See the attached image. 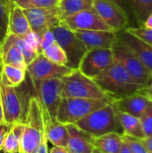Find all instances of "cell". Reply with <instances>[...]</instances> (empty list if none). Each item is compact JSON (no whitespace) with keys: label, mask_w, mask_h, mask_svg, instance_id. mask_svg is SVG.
<instances>
[{"label":"cell","mask_w":152,"mask_h":153,"mask_svg":"<svg viewBox=\"0 0 152 153\" xmlns=\"http://www.w3.org/2000/svg\"><path fill=\"white\" fill-rule=\"evenodd\" d=\"M92 80L110 100L141 93L145 88V86L136 82L125 69L116 61Z\"/></svg>","instance_id":"1"},{"label":"cell","mask_w":152,"mask_h":153,"mask_svg":"<svg viewBox=\"0 0 152 153\" xmlns=\"http://www.w3.org/2000/svg\"><path fill=\"white\" fill-rule=\"evenodd\" d=\"M24 129L21 137L19 153H34L45 137L42 109L37 96L30 98L24 117Z\"/></svg>","instance_id":"2"},{"label":"cell","mask_w":152,"mask_h":153,"mask_svg":"<svg viewBox=\"0 0 152 153\" xmlns=\"http://www.w3.org/2000/svg\"><path fill=\"white\" fill-rule=\"evenodd\" d=\"M74 126L93 138L110 133H116L122 135V129L111 102L84 117Z\"/></svg>","instance_id":"3"},{"label":"cell","mask_w":152,"mask_h":153,"mask_svg":"<svg viewBox=\"0 0 152 153\" xmlns=\"http://www.w3.org/2000/svg\"><path fill=\"white\" fill-rule=\"evenodd\" d=\"M111 100L79 99V98H62L57 108L56 121L63 125H75L79 120L92 113L93 111L105 107Z\"/></svg>","instance_id":"4"},{"label":"cell","mask_w":152,"mask_h":153,"mask_svg":"<svg viewBox=\"0 0 152 153\" xmlns=\"http://www.w3.org/2000/svg\"><path fill=\"white\" fill-rule=\"evenodd\" d=\"M30 80L36 92V96L40 103L44 126H47L50 123L56 121L57 108L62 99L61 79L35 81L30 78Z\"/></svg>","instance_id":"5"},{"label":"cell","mask_w":152,"mask_h":153,"mask_svg":"<svg viewBox=\"0 0 152 153\" xmlns=\"http://www.w3.org/2000/svg\"><path fill=\"white\" fill-rule=\"evenodd\" d=\"M62 98H79L91 100L109 99L98 84L90 78L82 74L78 69L61 78Z\"/></svg>","instance_id":"6"},{"label":"cell","mask_w":152,"mask_h":153,"mask_svg":"<svg viewBox=\"0 0 152 153\" xmlns=\"http://www.w3.org/2000/svg\"><path fill=\"white\" fill-rule=\"evenodd\" d=\"M111 49L114 61L120 64L136 82L146 87L152 79V74L141 61L117 39Z\"/></svg>","instance_id":"7"},{"label":"cell","mask_w":152,"mask_h":153,"mask_svg":"<svg viewBox=\"0 0 152 153\" xmlns=\"http://www.w3.org/2000/svg\"><path fill=\"white\" fill-rule=\"evenodd\" d=\"M55 40L63 48L67 56V66L78 69L80 62L86 52V48L74 33L61 24L52 29Z\"/></svg>","instance_id":"8"},{"label":"cell","mask_w":152,"mask_h":153,"mask_svg":"<svg viewBox=\"0 0 152 153\" xmlns=\"http://www.w3.org/2000/svg\"><path fill=\"white\" fill-rule=\"evenodd\" d=\"M0 99L4 121L11 125L23 123L26 111L23 108L21 91L18 87L6 86L0 82Z\"/></svg>","instance_id":"9"},{"label":"cell","mask_w":152,"mask_h":153,"mask_svg":"<svg viewBox=\"0 0 152 153\" xmlns=\"http://www.w3.org/2000/svg\"><path fill=\"white\" fill-rule=\"evenodd\" d=\"M73 70L66 65H59L47 59L41 53L29 65L26 73L31 80L42 81L49 79H61L70 74Z\"/></svg>","instance_id":"10"},{"label":"cell","mask_w":152,"mask_h":153,"mask_svg":"<svg viewBox=\"0 0 152 153\" xmlns=\"http://www.w3.org/2000/svg\"><path fill=\"white\" fill-rule=\"evenodd\" d=\"M114 62L111 48L88 50L83 55L78 70L85 76L93 79Z\"/></svg>","instance_id":"11"},{"label":"cell","mask_w":152,"mask_h":153,"mask_svg":"<svg viewBox=\"0 0 152 153\" xmlns=\"http://www.w3.org/2000/svg\"><path fill=\"white\" fill-rule=\"evenodd\" d=\"M24 13L31 30L41 38L47 31L60 25L61 20L56 6L50 8L25 9Z\"/></svg>","instance_id":"12"},{"label":"cell","mask_w":152,"mask_h":153,"mask_svg":"<svg viewBox=\"0 0 152 153\" xmlns=\"http://www.w3.org/2000/svg\"><path fill=\"white\" fill-rule=\"evenodd\" d=\"M66 29L75 30H103L115 32L94 11L93 8L79 12L65 18L60 23Z\"/></svg>","instance_id":"13"},{"label":"cell","mask_w":152,"mask_h":153,"mask_svg":"<svg viewBox=\"0 0 152 153\" xmlns=\"http://www.w3.org/2000/svg\"><path fill=\"white\" fill-rule=\"evenodd\" d=\"M92 8L115 32L131 26L126 13L110 0H93Z\"/></svg>","instance_id":"14"},{"label":"cell","mask_w":152,"mask_h":153,"mask_svg":"<svg viewBox=\"0 0 152 153\" xmlns=\"http://www.w3.org/2000/svg\"><path fill=\"white\" fill-rule=\"evenodd\" d=\"M117 34V40L126 47L152 74V46L123 30Z\"/></svg>","instance_id":"15"},{"label":"cell","mask_w":152,"mask_h":153,"mask_svg":"<svg viewBox=\"0 0 152 153\" xmlns=\"http://www.w3.org/2000/svg\"><path fill=\"white\" fill-rule=\"evenodd\" d=\"M83 44L86 51L100 48H112L117 39L116 32L103 30H75L73 31Z\"/></svg>","instance_id":"16"},{"label":"cell","mask_w":152,"mask_h":153,"mask_svg":"<svg viewBox=\"0 0 152 153\" xmlns=\"http://www.w3.org/2000/svg\"><path fill=\"white\" fill-rule=\"evenodd\" d=\"M148 103L149 100L142 93H136L111 100V104L116 110L132 115L138 118H140L143 113Z\"/></svg>","instance_id":"17"},{"label":"cell","mask_w":152,"mask_h":153,"mask_svg":"<svg viewBox=\"0 0 152 153\" xmlns=\"http://www.w3.org/2000/svg\"><path fill=\"white\" fill-rule=\"evenodd\" d=\"M69 140L66 146L69 153H92L93 137L74 125H67Z\"/></svg>","instance_id":"18"},{"label":"cell","mask_w":152,"mask_h":153,"mask_svg":"<svg viewBox=\"0 0 152 153\" xmlns=\"http://www.w3.org/2000/svg\"><path fill=\"white\" fill-rule=\"evenodd\" d=\"M0 60L3 65H12L26 70L27 65L24 58L14 44L11 34L8 33L0 48Z\"/></svg>","instance_id":"19"},{"label":"cell","mask_w":152,"mask_h":153,"mask_svg":"<svg viewBox=\"0 0 152 153\" xmlns=\"http://www.w3.org/2000/svg\"><path fill=\"white\" fill-rule=\"evenodd\" d=\"M31 31L23 9L13 2L9 13L8 33L19 37H24Z\"/></svg>","instance_id":"20"},{"label":"cell","mask_w":152,"mask_h":153,"mask_svg":"<svg viewBox=\"0 0 152 153\" xmlns=\"http://www.w3.org/2000/svg\"><path fill=\"white\" fill-rule=\"evenodd\" d=\"M115 111H116L119 125L121 126L123 135L133 137V138L139 139V140H142L146 137L143 132L141 121L138 117L118 111L116 108H115Z\"/></svg>","instance_id":"21"},{"label":"cell","mask_w":152,"mask_h":153,"mask_svg":"<svg viewBox=\"0 0 152 153\" xmlns=\"http://www.w3.org/2000/svg\"><path fill=\"white\" fill-rule=\"evenodd\" d=\"M45 137L52 145L66 148L69 140L67 126L57 121L50 123L45 126Z\"/></svg>","instance_id":"22"},{"label":"cell","mask_w":152,"mask_h":153,"mask_svg":"<svg viewBox=\"0 0 152 153\" xmlns=\"http://www.w3.org/2000/svg\"><path fill=\"white\" fill-rule=\"evenodd\" d=\"M92 4L93 0H58L56 8L62 22L79 12L92 8Z\"/></svg>","instance_id":"23"},{"label":"cell","mask_w":152,"mask_h":153,"mask_svg":"<svg viewBox=\"0 0 152 153\" xmlns=\"http://www.w3.org/2000/svg\"><path fill=\"white\" fill-rule=\"evenodd\" d=\"M93 147L102 153H119L123 141L121 134L110 133L98 138H93Z\"/></svg>","instance_id":"24"},{"label":"cell","mask_w":152,"mask_h":153,"mask_svg":"<svg viewBox=\"0 0 152 153\" xmlns=\"http://www.w3.org/2000/svg\"><path fill=\"white\" fill-rule=\"evenodd\" d=\"M26 79V70L12 66L3 65L0 61V82L6 86L18 87Z\"/></svg>","instance_id":"25"},{"label":"cell","mask_w":152,"mask_h":153,"mask_svg":"<svg viewBox=\"0 0 152 153\" xmlns=\"http://www.w3.org/2000/svg\"><path fill=\"white\" fill-rule=\"evenodd\" d=\"M24 129V123H17L13 124L9 130V132L6 134L2 152L4 153H19L20 149V142L21 137L23 133Z\"/></svg>","instance_id":"26"},{"label":"cell","mask_w":152,"mask_h":153,"mask_svg":"<svg viewBox=\"0 0 152 153\" xmlns=\"http://www.w3.org/2000/svg\"><path fill=\"white\" fill-rule=\"evenodd\" d=\"M137 27H142L152 13V0H128Z\"/></svg>","instance_id":"27"},{"label":"cell","mask_w":152,"mask_h":153,"mask_svg":"<svg viewBox=\"0 0 152 153\" xmlns=\"http://www.w3.org/2000/svg\"><path fill=\"white\" fill-rule=\"evenodd\" d=\"M41 54L54 64L67 66V56L63 48L58 45L56 40L50 43L46 48H44L41 51Z\"/></svg>","instance_id":"28"},{"label":"cell","mask_w":152,"mask_h":153,"mask_svg":"<svg viewBox=\"0 0 152 153\" xmlns=\"http://www.w3.org/2000/svg\"><path fill=\"white\" fill-rule=\"evenodd\" d=\"M12 0H0V48L8 35L9 13Z\"/></svg>","instance_id":"29"},{"label":"cell","mask_w":152,"mask_h":153,"mask_svg":"<svg viewBox=\"0 0 152 153\" xmlns=\"http://www.w3.org/2000/svg\"><path fill=\"white\" fill-rule=\"evenodd\" d=\"M11 36H12V39H13L14 44L21 51V53L24 58L26 65H29L37 57L39 53L36 50H34L31 48V46L22 37H19V36L13 35V34H11Z\"/></svg>","instance_id":"30"},{"label":"cell","mask_w":152,"mask_h":153,"mask_svg":"<svg viewBox=\"0 0 152 153\" xmlns=\"http://www.w3.org/2000/svg\"><path fill=\"white\" fill-rule=\"evenodd\" d=\"M15 3L22 9H38L56 7L57 0H16Z\"/></svg>","instance_id":"31"},{"label":"cell","mask_w":152,"mask_h":153,"mask_svg":"<svg viewBox=\"0 0 152 153\" xmlns=\"http://www.w3.org/2000/svg\"><path fill=\"white\" fill-rule=\"evenodd\" d=\"M139 119L141 121L145 136H152V101L149 100L148 105Z\"/></svg>","instance_id":"32"},{"label":"cell","mask_w":152,"mask_h":153,"mask_svg":"<svg viewBox=\"0 0 152 153\" xmlns=\"http://www.w3.org/2000/svg\"><path fill=\"white\" fill-rule=\"evenodd\" d=\"M125 30L152 46V30L144 27H127Z\"/></svg>","instance_id":"33"},{"label":"cell","mask_w":152,"mask_h":153,"mask_svg":"<svg viewBox=\"0 0 152 153\" xmlns=\"http://www.w3.org/2000/svg\"><path fill=\"white\" fill-rule=\"evenodd\" d=\"M121 137H122V141L127 144V146L129 147V149L133 153H148L141 140L125 136L123 134L121 135Z\"/></svg>","instance_id":"34"},{"label":"cell","mask_w":152,"mask_h":153,"mask_svg":"<svg viewBox=\"0 0 152 153\" xmlns=\"http://www.w3.org/2000/svg\"><path fill=\"white\" fill-rule=\"evenodd\" d=\"M110 1L114 2L118 6H120L123 9V11L126 13V15L128 16L129 22H130V25H131L130 27H137V24H136L134 16H133V14L132 13V10L130 8L128 0H110Z\"/></svg>","instance_id":"35"},{"label":"cell","mask_w":152,"mask_h":153,"mask_svg":"<svg viewBox=\"0 0 152 153\" xmlns=\"http://www.w3.org/2000/svg\"><path fill=\"white\" fill-rule=\"evenodd\" d=\"M12 126L13 125L5 123V122L0 123V152L2 151V147H3L4 137H5L6 134L9 132V130L11 129Z\"/></svg>","instance_id":"36"},{"label":"cell","mask_w":152,"mask_h":153,"mask_svg":"<svg viewBox=\"0 0 152 153\" xmlns=\"http://www.w3.org/2000/svg\"><path fill=\"white\" fill-rule=\"evenodd\" d=\"M143 96H145L150 101H152V79L151 82H149V84L141 92Z\"/></svg>","instance_id":"37"},{"label":"cell","mask_w":152,"mask_h":153,"mask_svg":"<svg viewBox=\"0 0 152 153\" xmlns=\"http://www.w3.org/2000/svg\"><path fill=\"white\" fill-rule=\"evenodd\" d=\"M142 143H143L145 149L147 150L148 153H152V136L145 137L144 139L141 140Z\"/></svg>","instance_id":"38"},{"label":"cell","mask_w":152,"mask_h":153,"mask_svg":"<svg viewBox=\"0 0 152 153\" xmlns=\"http://www.w3.org/2000/svg\"><path fill=\"white\" fill-rule=\"evenodd\" d=\"M34 153H48V149H47V141L44 140L40 146L39 147V149L36 151V152Z\"/></svg>","instance_id":"39"},{"label":"cell","mask_w":152,"mask_h":153,"mask_svg":"<svg viewBox=\"0 0 152 153\" xmlns=\"http://www.w3.org/2000/svg\"><path fill=\"white\" fill-rule=\"evenodd\" d=\"M48 153H69L68 150L65 147H60V146H54Z\"/></svg>","instance_id":"40"},{"label":"cell","mask_w":152,"mask_h":153,"mask_svg":"<svg viewBox=\"0 0 152 153\" xmlns=\"http://www.w3.org/2000/svg\"><path fill=\"white\" fill-rule=\"evenodd\" d=\"M142 27L152 30V13L148 16V18L145 20V22H144V23H143V25Z\"/></svg>","instance_id":"41"},{"label":"cell","mask_w":152,"mask_h":153,"mask_svg":"<svg viewBox=\"0 0 152 153\" xmlns=\"http://www.w3.org/2000/svg\"><path fill=\"white\" fill-rule=\"evenodd\" d=\"M119 153H133L131 152V150L129 149V147L127 146L126 143H125L123 142V144H122V147H121V150H120V152Z\"/></svg>","instance_id":"42"},{"label":"cell","mask_w":152,"mask_h":153,"mask_svg":"<svg viewBox=\"0 0 152 153\" xmlns=\"http://www.w3.org/2000/svg\"><path fill=\"white\" fill-rule=\"evenodd\" d=\"M4 121V114H3V108H2V103H1V99H0V123H3Z\"/></svg>","instance_id":"43"},{"label":"cell","mask_w":152,"mask_h":153,"mask_svg":"<svg viewBox=\"0 0 152 153\" xmlns=\"http://www.w3.org/2000/svg\"><path fill=\"white\" fill-rule=\"evenodd\" d=\"M92 153H102L101 152H99L98 149H96V148H93V151H92Z\"/></svg>","instance_id":"44"},{"label":"cell","mask_w":152,"mask_h":153,"mask_svg":"<svg viewBox=\"0 0 152 153\" xmlns=\"http://www.w3.org/2000/svg\"><path fill=\"white\" fill-rule=\"evenodd\" d=\"M16 0H12V2H15Z\"/></svg>","instance_id":"45"},{"label":"cell","mask_w":152,"mask_h":153,"mask_svg":"<svg viewBox=\"0 0 152 153\" xmlns=\"http://www.w3.org/2000/svg\"><path fill=\"white\" fill-rule=\"evenodd\" d=\"M0 153H4V152H2V151H1V152H0Z\"/></svg>","instance_id":"46"},{"label":"cell","mask_w":152,"mask_h":153,"mask_svg":"<svg viewBox=\"0 0 152 153\" xmlns=\"http://www.w3.org/2000/svg\"><path fill=\"white\" fill-rule=\"evenodd\" d=\"M57 1H58V0H57Z\"/></svg>","instance_id":"47"}]
</instances>
